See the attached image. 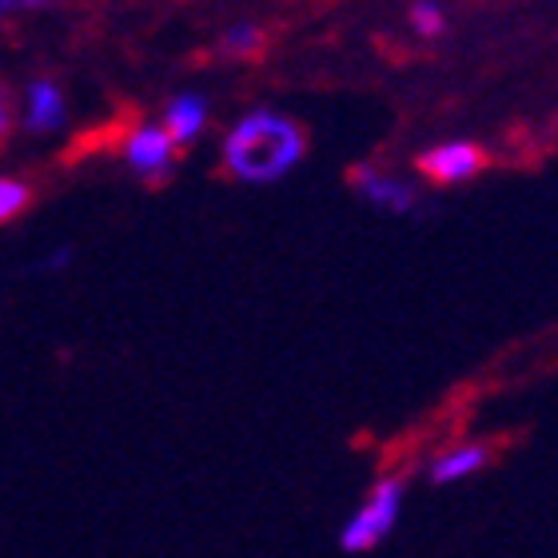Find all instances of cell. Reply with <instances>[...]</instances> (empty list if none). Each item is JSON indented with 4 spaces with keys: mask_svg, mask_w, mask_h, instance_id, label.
I'll return each instance as SVG.
<instances>
[{
    "mask_svg": "<svg viewBox=\"0 0 558 558\" xmlns=\"http://www.w3.org/2000/svg\"><path fill=\"white\" fill-rule=\"evenodd\" d=\"M16 9H36V4H12V0H0V16H9Z\"/></svg>",
    "mask_w": 558,
    "mask_h": 558,
    "instance_id": "obj_14",
    "label": "cell"
},
{
    "mask_svg": "<svg viewBox=\"0 0 558 558\" xmlns=\"http://www.w3.org/2000/svg\"><path fill=\"white\" fill-rule=\"evenodd\" d=\"M69 120V105H64V88H60L52 76H33L28 88H24V105H21V129L28 136H48V132H60Z\"/></svg>",
    "mask_w": 558,
    "mask_h": 558,
    "instance_id": "obj_4",
    "label": "cell"
},
{
    "mask_svg": "<svg viewBox=\"0 0 558 558\" xmlns=\"http://www.w3.org/2000/svg\"><path fill=\"white\" fill-rule=\"evenodd\" d=\"M9 132H12V112H9V96L0 88V144L9 140Z\"/></svg>",
    "mask_w": 558,
    "mask_h": 558,
    "instance_id": "obj_13",
    "label": "cell"
},
{
    "mask_svg": "<svg viewBox=\"0 0 558 558\" xmlns=\"http://www.w3.org/2000/svg\"><path fill=\"white\" fill-rule=\"evenodd\" d=\"M220 52L223 57H235V60H247V57H259L264 52V28L256 21H235L223 28L220 36Z\"/></svg>",
    "mask_w": 558,
    "mask_h": 558,
    "instance_id": "obj_9",
    "label": "cell"
},
{
    "mask_svg": "<svg viewBox=\"0 0 558 558\" xmlns=\"http://www.w3.org/2000/svg\"><path fill=\"white\" fill-rule=\"evenodd\" d=\"M403 495H408V478H379L367 495L360 511L351 514L343 531H339V547L348 555H367L396 531L399 514H403Z\"/></svg>",
    "mask_w": 558,
    "mask_h": 558,
    "instance_id": "obj_2",
    "label": "cell"
},
{
    "mask_svg": "<svg viewBox=\"0 0 558 558\" xmlns=\"http://www.w3.org/2000/svg\"><path fill=\"white\" fill-rule=\"evenodd\" d=\"M120 156L129 163V172L148 184H163L175 172V148L160 124H136L120 144Z\"/></svg>",
    "mask_w": 558,
    "mask_h": 558,
    "instance_id": "obj_3",
    "label": "cell"
},
{
    "mask_svg": "<svg viewBox=\"0 0 558 558\" xmlns=\"http://www.w3.org/2000/svg\"><path fill=\"white\" fill-rule=\"evenodd\" d=\"M28 208H33V184L21 175H0V228L21 220Z\"/></svg>",
    "mask_w": 558,
    "mask_h": 558,
    "instance_id": "obj_10",
    "label": "cell"
},
{
    "mask_svg": "<svg viewBox=\"0 0 558 558\" xmlns=\"http://www.w3.org/2000/svg\"><path fill=\"white\" fill-rule=\"evenodd\" d=\"M487 466V447H454V451L439 454L435 459V466H430V483H439V487H447V483H459V478L475 475V471H483Z\"/></svg>",
    "mask_w": 558,
    "mask_h": 558,
    "instance_id": "obj_8",
    "label": "cell"
},
{
    "mask_svg": "<svg viewBox=\"0 0 558 558\" xmlns=\"http://www.w3.org/2000/svg\"><path fill=\"white\" fill-rule=\"evenodd\" d=\"M351 184H355V192H360L372 208L379 211H391V216H408L411 208H415V187L408 184V180H396V175H379L372 172V168H355L351 172Z\"/></svg>",
    "mask_w": 558,
    "mask_h": 558,
    "instance_id": "obj_7",
    "label": "cell"
},
{
    "mask_svg": "<svg viewBox=\"0 0 558 558\" xmlns=\"http://www.w3.org/2000/svg\"><path fill=\"white\" fill-rule=\"evenodd\" d=\"M69 259H72V244H60V247H52V252H48V256L40 259L36 268H40V271H60L64 264H69Z\"/></svg>",
    "mask_w": 558,
    "mask_h": 558,
    "instance_id": "obj_12",
    "label": "cell"
},
{
    "mask_svg": "<svg viewBox=\"0 0 558 558\" xmlns=\"http://www.w3.org/2000/svg\"><path fill=\"white\" fill-rule=\"evenodd\" d=\"M483 163H487V156L475 144L454 140V144H439V148L423 151L418 156V172L435 180V184H466V180H475L483 172Z\"/></svg>",
    "mask_w": 558,
    "mask_h": 558,
    "instance_id": "obj_5",
    "label": "cell"
},
{
    "mask_svg": "<svg viewBox=\"0 0 558 558\" xmlns=\"http://www.w3.org/2000/svg\"><path fill=\"white\" fill-rule=\"evenodd\" d=\"M411 28H415L423 40H435V36L447 33V16H442L439 4H427V0H418V4H411Z\"/></svg>",
    "mask_w": 558,
    "mask_h": 558,
    "instance_id": "obj_11",
    "label": "cell"
},
{
    "mask_svg": "<svg viewBox=\"0 0 558 558\" xmlns=\"http://www.w3.org/2000/svg\"><path fill=\"white\" fill-rule=\"evenodd\" d=\"M160 129H163V136L172 140V148L196 144V140L204 136V129H208V96L175 93L172 100L163 105Z\"/></svg>",
    "mask_w": 558,
    "mask_h": 558,
    "instance_id": "obj_6",
    "label": "cell"
},
{
    "mask_svg": "<svg viewBox=\"0 0 558 558\" xmlns=\"http://www.w3.org/2000/svg\"><path fill=\"white\" fill-rule=\"evenodd\" d=\"M307 156V136L288 112L252 108L235 120L220 144L223 172L240 184H279Z\"/></svg>",
    "mask_w": 558,
    "mask_h": 558,
    "instance_id": "obj_1",
    "label": "cell"
}]
</instances>
